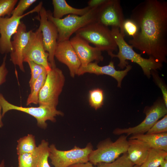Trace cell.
Wrapping results in <instances>:
<instances>
[{"label": "cell", "mask_w": 167, "mask_h": 167, "mask_svg": "<svg viewBox=\"0 0 167 167\" xmlns=\"http://www.w3.org/2000/svg\"><path fill=\"white\" fill-rule=\"evenodd\" d=\"M0 104L2 109V116L10 110L21 111L32 116L36 118L37 126L45 129L47 127L46 121L50 120L53 122L56 121L57 116H63V113L56 109V108L47 105H39L38 107H23L15 105L8 102L3 95L0 93Z\"/></svg>", "instance_id": "52a82bcc"}, {"label": "cell", "mask_w": 167, "mask_h": 167, "mask_svg": "<svg viewBox=\"0 0 167 167\" xmlns=\"http://www.w3.org/2000/svg\"><path fill=\"white\" fill-rule=\"evenodd\" d=\"M151 73L153 75L156 84L161 88L162 93L163 101L165 106L167 107V90L165 86L161 79L154 73L153 71H151Z\"/></svg>", "instance_id": "d6a6232c"}, {"label": "cell", "mask_w": 167, "mask_h": 167, "mask_svg": "<svg viewBox=\"0 0 167 167\" xmlns=\"http://www.w3.org/2000/svg\"><path fill=\"white\" fill-rule=\"evenodd\" d=\"M6 54H5L2 62L0 66V85L6 81V76L8 72L6 66Z\"/></svg>", "instance_id": "836d02e7"}, {"label": "cell", "mask_w": 167, "mask_h": 167, "mask_svg": "<svg viewBox=\"0 0 167 167\" xmlns=\"http://www.w3.org/2000/svg\"><path fill=\"white\" fill-rule=\"evenodd\" d=\"M42 5V2H40L33 9L21 16L11 15L10 17L0 18V53L1 54H7L12 51L11 38L16 32L22 18L34 12H37L39 15Z\"/></svg>", "instance_id": "30bf717a"}, {"label": "cell", "mask_w": 167, "mask_h": 167, "mask_svg": "<svg viewBox=\"0 0 167 167\" xmlns=\"http://www.w3.org/2000/svg\"><path fill=\"white\" fill-rule=\"evenodd\" d=\"M18 1L17 0H0V18L5 15L11 17Z\"/></svg>", "instance_id": "83f0119b"}, {"label": "cell", "mask_w": 167, "mask_h": 167, "mask_svg": "<svg viewBox=\"0 0 167 167\" xmlns=\"http://www.w3.org/2000/svg\"><path fill=\"white\" fill-rule=\"evenodd\" d=\"M54 57L67 66L71 77L77 75L81 64L70 40L57 42Z\"/></svg>", "instance_id": "2e32d148"}, {"label": "cell", "mask_w": 167, "mask_h": 167, "mask_svg": "<svg viewBox=\"0 0 167 167\" xmlns=\"http://www.w3.org/2000/svg\"><path fill=\"white\" fill-rule=\"evenodd\" d=\"M0 167H5V162L4 160H2L0 164Z\"/></svg>", "instance_id": "f35d334b"}, {"label": "cell", "mask_w": 167, "mask_h": 167, "mask_svg": "<svg viewBox=\"0 0 167 167\" xmlns=\"http://www.w3.org/2000/svg\"><path fill=\"white\" fill-rule=\"evenodd\" d=\"M96 165L97 167H133L134 165L128 158L126 152L112 162L101 163Z\"/></svg>", "instance_id": "484cf974"}, {"label": "cell", "mask_w": 167, "mask_h": 167, "mask_svg": "<svg viewBox=\"0 0 167 167\" xmlns=\"http://www.w3.org/2000/svg\"><path fill=\"white\" fill-rule=\"evenodd\" d=\"M167 113V107L163 101H159L150 108L146 113L144 119L138 125L128 128H117L113 134L120 135L126 134L127 136L147 133L161 118Z\"/></svg>", "instance_id": "7c38bea8"}, {"label": "cell", "mask_w": 167, "mask_h": 167, "mask_svg": "<svg viewBox=\"0 0 167 167\" xmlns=\"http://www.w3.org/2000/svg\"><path fill=\"white\" fill-rule=\"evenodd\" d=\"M33 152L18 155V167H34L35 158Z\"/></svg>", "instance_id": "f1b7e54d"}, {"label": "cell", "mask_w": 167, "mask_h": 167, "mask_svg": "<svg viewBox=\"0 0 167 167\" xmlns=\"http://www.w3.org/2000/svg\"><path fill=\"white\" fill-rule=\"evenodd\" d=\"M130 19L137 27L134 36L128 41L133 48L160 62L167 56V2L145 0L132 11Z\"/></svg>", "instance_id": "6da1fadb"}, {"label": "cell", "mask_w": 167, "mask_h": 167, "mask_svg": "<svg viewBox=\"0 0 167 167\" xmlns=\"http://www.w3.org/2000/svg\"><path fill=\"white\" fill-rule=\"evenodd\" d=\"M104 93L102 90L95 88L89 91V103L95 110L101 108L103 105Z\"/></svg>", "instance_id": "d4e9b609"}, {"label": "cell", "mask_w": 167, "mask_h": 167, "mask_svg": "<svg viewBox=\"0 0 167 167\" xmlns=\"http://www.w3.org/2000/svg\"><path fill=\"white\" fill-rule=\"evenodd\" d=\"M49 158L54 167H69L73 165L88 161V156L93 150L91 143H88L84 148L75 146L66 151L58 149L55 145L49 146Z\"/></svg>", "instance_id": "ba28073f"}, {"label": "cell", "mask_w": 167, "mask_h": 167, "mask_svg": "<svg viewBox=\"0 0 167 167\" xmlns=\"http://www.w3.org/2000/svg\"><path fill=\"white\" fill-rule=\"evenodd\" d=\"M128 142V158L134 165H141L145 161L151 148L138 139H129Z\"/></svg>", "instance_id": "ac0fdd59"}, {"label": "cell", "mask_w": 167, "mask_h": 167, "mask_svg": "<svg viewBox=\"0 0 167 167\" xmlns=\"http://www.w3.org/2000/svg\"><path fill=\"white\" fill-rule=\"evenodd\" d=\"M75 33L76 36L93 44L101 51H106L109 55L118 50L111 30L96 22L79 29Z\"/></svg>", "instance_id": "277c9868"}, {"label": "cell", "mask_w": 167, "mask_h": 167, "mask_svg": "<svg viewBox=\"0 0 167 167\" xmlns=\"http://www.w3.org/2000/svg\"><path fill=\"white\" fill-rule=\"evenodd\" d=\"M111 30L119 51L117 54L113 53L109 56L112 58L117 57L119 59V62L118 66L120 68L126 67L128 65L126 61L130 60L139 65L144 74L149 77L152 71H155L162 67V63L155 59L151 57L148 59L144 58L141 56V54L136 52L133 48L125 40L124 36L121 33L118 28L112 27Z\"/></svg>", "instance_id": "7a4b0ae2"}, {"label": "cell", "mask_w": 167, "mask_h": 167, "mask_svg": "<svg viewBox=\"0 0 167 167\" xmlns=\"http://www.w3.org/2000/svg\"><path fill=\"white\" fill-rule=\"evenodd\" d=\"M136 139L148 145L150 148L167 152V132L156 134H139L132 135L129 139Z\"/></svg>", "instance_id": "d6986e66"}, {"label": "cell", "mask_w": 167, "mask_h": 167, "mask_svg": "<svg viewBox=\"0 0 167 167\" xmlns=\"http://www.w3.org/2000/svg\"><path fill=\"white\" fill-rule=\"evenodd\" d=\"M133 167H142L141 165H134Z\"/></svg>", "instance_id": "ab89813d"}, {"label": "cell", "mask_w": 167, "mask_h": 167, "mask_svg": "<svg viewBox=\"0 0 167 167\" xmlns=\"http://www.w3.org/2000/svg\"><path fill=\"white\" fill-rule=\"evenodd\" d=\"M54 7L53 16L57 19H61L67 14L75 15L82 16L88 12L92 8L88 6L81 8H76L69 5L65 0H53Z\"/></svg>", "instance_id": "ffe728a7"}, {"label": "cell", "mask_w": 167, "mask_h": 167, "mask_svg": "<svg viewBox=\"0 0 167 167\" xmlns=\"http://www.w3.org/2000/svg\"><path fill=\"white\" fill-rule=\"evenodd\" d=\"M36 0H20L16 7L11 13V15L20 16L23 15L24 12L36 2Z\"/></svg>", "instance_id": "4dcf8cb0"}, {"label": "cell", "mask_w": 167, "mask_h": 167, "mask_svg": "<svg viewBox=\"0 0 167 167\" xmlns=\"http://www.w3.org/2000/svg\"><path fill=\"white\" fill-rule=\"evenodd\" d=\"M26 62L29 65L31 70V77L29 82V86L31 88L39 76L43 72L47 71L44 66L32 61H27Z\"/></svg>", "instance_id": "4316f807"}, {"label": "cell", "mask_w": 167, "mask_h": 167, "mask_svg": "<svg viewBox=\"0 0 167 167\" xmlns=\"http://www.w3.org/2000/svg\"><path fill=\"white\" fill-rule=\"evenodd\" d=\"M125 19L119 0H106L98 7L96 22L108 27L118 28L124 36L123 25Z\"/></svg>", "instance_id": "9c48e42d"}, {"label": "cell", "mask_w": 167, "mask_h": 167, "mask_svg": "<svg viewBox=\"0 0 167 167\" xmlns=\"http://www.w3.org/2000/svg\"><path fill=\"white\" fill-rule=\"evenodd\" d=\"M123 27L125 35L126 34L132 38L135 36L137 31V27L135 23L130 19H125Z\"/></svg>", "instance_id": "1f68e13d"}, {"label": "cell", "mask_w": 167, "mask_h": 167, "mask_svg": "<svg viewBox=\"0 0 167 167\" xmlns=\"http://www.w3.org/2000/svg\"><path fill=\"white\" fill-rule=\"evenodd\" d=\"M167 159V152L150 148L145 162L142 167H159L161 163Z\"/></svg>", "instance_id": "7402d4cb"}, {"label": "cell", "mask_w": 167, "mask_h": 167, "mask_svg": "<svg viewBox=\"0 0 167 167\" xmlns=\"http://www.w3.org/2000/svg\"><path fill=\"white\" fill-rule=\"evenodd\" d=\"M167 115L158 121L146 133L147 134H156L167 132Z\"/></svg>", "instance_id": "f546056e"}, {"label": "cell", "mask_w": 167, "mask_h": 167, "mask_svg": "<svg viewBox=\"0 0 167 167\" xmlns=\"http://www.w3.org/2000/svg\"><path fill=\"white\" fill-rule=\"evenodd\" d=\"M106 0H91L88 2V6L91 8L97 6L104 3Z\"/></svg>", "instance_id": "e575fe53"}, {"label": "cell", "mask_w": 167, "mask_h": 167, "mask_svg": "<svg viewBox=\"0 0 167 167\" xmlns=\"http://www.w3.org/2000/svg\"><path fill=\"white\" fill-rule=\"evenodd\" d=\"M32 30L27 31L26 26L23 22L20 23L11 41L12 50L10 53V61L17 66L21 71L25 72L24 66V53L29 43Z\"/></svg>", "instance_id": "5bb4252c"}, {"label": "cell", "mask_w": 167, "mask_h": 167, "mask_svg": "<svg viewBox=\"0 0 167 167\" xmlns=\"http://www.w3.org/2000/svg\"><path fill=\"white\" fill-rule=\"evenodd\" d=\"M65 81V76L59 68H51L47 72L45 82L39 93V105L56 108Z\"/></svg>", "instance_id": "8992f818"}, {"label": "cell", "mask_w": 167, "mask_h": 167, "mask_svg": "<svg viewBox=\"0 0 167 167\" xmlns=\"http://www.w3.org/2000/svg\"><path fill=\"white\" fill-rule=\"evenodd\" d=\"M127 136L122 135L113 142L107 139L100 143L97 148L92 150L88 156V161L93 165L109 163L114 161L120 155L127 152L128 142Z\"/></svg>", "instance_id": "5b68a950"}, {"label": "cell", "mask_w": 167, "mask_h": 167, "mask_svg": "<svg viewBox=\"0 0 167 167\" xmlns=\"http://www.w3.org/2000/svg\"><path fill=\"white\" fill-rule=\"evenodd\" d=\"M49 54L45 50L42 33L40 28L34 32L32 31L30 39L25 50L24 62L32 61L44 66L47 72L51 69L49 61Z\"/></svg>", "instance_id": "4fadbf2b"}, {"label": "cell", "mask_w": 167, "mask_h": 167, "mask_svg": "<svg viewBox=\"0 0 167 167\" xmlns=\"http://www.w3.org/2000/svg\"><path fill=\"white\" fill-rule=\"evenodd\" d=\"M47 72H43L36 81L32 87L30 88V93L27 100V106L32 104H38L39 94L45 82Z\"/></svg>", "instance_id": "603a6c76"}, {"label": "cell", "mask_w": 167, "mask_h": 167, "mask_svg": "<svg viewBox=\"0 0 167 167\" xmlns=\"http://www.w3.org/2000/svg\"><path fill=\"white\" fill-rule=\"evenodd\" d=\"M17 142L16 150L18 155L33 153L37 147L35 136L32 134H28L27 136L20 138Z\"/></svg>", "instance_id": "cb8c5ba5"}, {"label": "cell", "mask_w": 167, "mask_h": 167, "mask_svg": "<svg viewBox=\"0 0 167 167\" xmlns=\"http://www.w3.org/2000/svg\"><path fill=\"white\" fill-rule=\"evenodd\" d=\"M38 20L42 35L45 50L49 54L48 61L51 68L56 67L54 52L57 43L58 32L55 25L47 18V10L43 6L39 12Z\"/></svg>", "instance_id": "8fae6325"}, {"label": "cell", "mask_w": 167, "mask_h": 167, "mask_svg": "<svg viewBox=\"0 0 167 167\" xmlns=\"http://www.w3.org/2000/svg\"></svg>", "instance_id": "60d3db41"}, {"label": "cell", "mask_w": 167, "mask_h": 167, "mask_svg": "<svg viewBox=\"0 0 167 167\" xmlns=\"http://www.w3.org/2000/svg\"><path fill=\"white\" fill-rule=\"evenodd\" d=\"M2 109V107L0 104V128H1L3 126V123L2 121V114L1 113V111Z\"/></svg>", "instance_id": "8d00e7d4"}, {"label": "cell", "mask_w": 167, "mask_h": 167, "mask_svg": "<svg viewBox=\"0 0 167 167\" xmlns=\"http://www.w3.org/2000/svg\"><path fill=\"white\" fill-rule=\"evenodd\" d=\"M70 41L80 61L81 66H86L94 61L98 63L103 60L101 51L91 46L84 39L75 35Z\"/></svg>", "instance_id": "9a60e30c"}, {"label": "cell", "mask_w": 167, "mask_h": 167, "mask_svg": "<svg viewBox=\"0 0 167 167\" xmlns=\"http://www.w3.org/2000/svg\"><path fill=\"white\" fill-rule=\"evenodd\" d=\"M89 161L86 163H78L73 165L69 167H95Z\"/></svg>", "instance_id": "d590c367"}, {"label": "cell", "mask_w": 167, "mask_h": 167, "mask_svg": "<svg viewBox=\"0 0 167 167\" xmlns=\"http://www.w3.org/2000/svg\"><path fill=\"white\" fill-rule=\"evenodd\" d=\"M131 66L128 65L126 68L123 71H118L115 69L114 62L111 61L107 65L100 66L98 62H91L85 66H81L77 74L78 75L88 73L97 75H106L115 79L118 82V87H121L122 80L131 69Z\"/></svg>", "instance_id": "e0dca14e"}, {"label": "cell", "mask_w": 167, "mask_h": 167, "mask_svg": "<svg viewBox=\"0 0 167 167\" xmlns=\"http://www.w3.org/2000/svg\"><path fill=\"white\" fill-rule=\"evenodd\" d=\"M33 153L35 158L34 167H51L48 162L49 150L47 141L42 140Z\"/></svg>", "instance_id": "44dd1931"}, {"label": "cell", "mask_w": 167, "mask_h": 167, "mask_svg": "<svg viewBox=\"0 0 167 167\" xmlns=\"http://www.w3.org/2000/svg\"><path fill=\"white\" fill-rule=\"evenodd\" d=\"M159 167H167V159L164 160L161 163Z\"/></svg>", "instance_id": "74e56055"}, {"label": "cell", "mask_w": 167, "mask_h": 167, "mask_svg": "<svg viewBox=\"0 0 167 167\" xmlns=\"http://www.w3.org/2000/svg\"><path fill=\"white\" fill-rule=\"evenodd\" d=\"M99 6L91 8L84 15L70 14L63 19L55 18L50 11H47L48 19L52 22L57 29V42L69 40L71 36L79 29L96 22Z\"/></svg>", "instance_id": "3957f363"}]
</instances>
